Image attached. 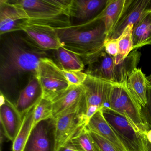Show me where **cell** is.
<instances>
[{
  "instance_id": "6da1fadb",
  "label": "cell",
  "mask_w": 151,
  "mask_h": 151,
  "mask_svg": "<svg viewBox=\"0 0 151 151\" xmlns=\"http://www.w3.org/2000/svg\"><path fill=\"white\" fill-rule=\"evenodd\" d=\"M48 57L46 51L26 36L11 35L3 42L0 59V80L7 83L26 74L37 78L41 59Z\"/></svg>"
},
{
  "instance_id": "7a4b0ae2",
  "label": "cell",
  "mask_w": 151,
  "mask_h": 151,
  "mask_svg": "<svg viewBox=\"0 0 151 151\" xmlns=\"http://www.w3.org/2000/svg\"><path fill=\"white\" fill-rule=\"evenodd\" d=\"M62 47L78 55L85 65H90L105 52L106 26L101 20L56 29Z\"/></svg>"
},
{
  "instance_id": "3957f363",
  "label": "cell",
  "mask_w": 151,
  "mask_h": 151,
  "mask_svg": "<svg viewBox=\"0 0 151 151\" xmlns=\"http://www.w3.org/2000/svg\"><path fill=\"white\" fill-rule=\"evenodd\" d=\"M27 14L28 22L54 29L71 26L70 12L72 0H17L13 1Z\"/></svg>"
},
{
  "instance_id": "277c9868",
  "label": "cell",
  "mask_w": 151,
  "mask_h": 151,
  "mask_svg": "<svg viewBox=\"0 0 151 151\" xmlns=\"http://www.w3.org/2000/svg\"><path fill=\"white\" fill-rule=\"evenodd\" d=\"M124 116L137 130L146 135L151 125L126 89L125 83L116 84L110 93L109 108Z\"/></svg>"
},
{
  "instance_id": "5b68a950",
  "label": "cell",
  "mask_w": 151,
  "mask_h": 151,
  "mask_svg": "<svg viewBox=\"0 0 151 151\" xmlns=\"http://www.w3.org/2000/svg\"><path fill=\"white\" fill-rule=\"evenodd\" d=\"M101 110L126 151H147L146 135L136 129L127 118L111 109L104 108Z\"/></svg>"
},
{
  "instance_id": "8992f818",
  "label": "cell",
  "mask_w": 151,
  "mask_h": 151,
  "mask_svg": "<svg viewBox=\"0 0 151 151\" xmlns=\"http://www.w3.org/2000/svg\"><path fill=\"white\" fill-rule=\"evenodd\" d=\"M37 78L41 87L42 98L52 101L69 86L61 69L49 57L40 60Z\"/></svg>"
},
{
  "instance_id": "52a82bcc",
  "label": "cell",
  "mask_w": 151,
  "mask_h": 151,
  "mask_svg": "<svg viewBox=\"0 0 151 151\" xmlns=\"http://www.w3.org/2000/svg\"><path fill=\"white\" fill-rule=\"evenodd\" d=\"M56 120H43L32 130L24 151H55Z\"/></svg>"
},
{
  "instance_id": "ba28073f",
  "label": "cell",
  "mask_w": 151,
  "mask_h": 151,
  "mask_svg": "<svg viewBox=\"0 0 151 151\" xmlns=\"http://www.w3.org/2000/svg\"><path fill=\"white\" fill-rule=\"evenodd\" d=\"M116 84L87 75L83 84L85 90L86 112L90 107L99 109L109 108L111 90Z\"/></svg>"
},
{
  "instance_id": "9c48e42d",
  "label": "cell",
  "mask_w": 151,
  "mask_h": 151,
  "mask_svg": "<svg viewBox=\"0 0 151 151\" xmlns=\"http://www.w3.org/2000/svg\"><path fill=\"white\" fill-rule=\"evenodd\" d=\"M19 31L24 32L32 43L45 51H55L62 47L57 30L52 27L26 21L20 26Z\"/></svg>"
},
{
  "instance_id": "30bf717a",
  "label": "cell",
  "mask_w": 151,
  "mask_h": 151,
  "mask_svg": "<svg viewBox=\"0 0 151 151\" xmlns=\"http://www.w3.org/2000/svg\"><path fill=\"white\" fill-rule=\"evenodd\" d=\"M53 117H57L78 111L85 114V90L83 85L69 86L68 88L52 101Z\"/></svg>"
},
{
  "instance_id": "8fae6325",
  "label": "cell",
  "mask_w": 151,
  "mask_h": 151,
  "mask_svg": "<svg viewBox=\"0 0 151 151\" xmlns=\"http://www.w3.org/2000/svg\"><path fill=\"white\" fill-rule=\"evenodd\" d=\"M55 120V151H58L61 147L68 142L87 124L85 114L81 110L63 115Z\"/></svg>"
},
{
  "instance_id": "7c38bea8",
  "label": "cell",
  "mask_w": 151,
  "mask_h": 151,
  "mask_svg": "<svg viewBox=\"0 0 151 151\" xmlns=\"http://www.w3.org/2000/svg\"><path fill=\"white\" fill-rule=\"evenodd\" d=\"M29 19L25 11L13 1H0V35L19 31L21 25Z\"/></svg>"
},
{
  "instance_id": "4fadbf2b",
  "label": "cell",
  "mask_w": 151,
  "mask_h": 151,
  "mask_svg": "<svg viewBox=\"0 0 151 151\" xmlns=\"http://www.w3.org/2000/svg\"><path fill=\"white\" fill-rule=\"evenodd\" d=\"M0 118L4 135L14 142L22 127L23 117L17 110L15 105L7 99L1 92Z\"/></svg>"
},
{
  "instance_id": "5bb4252c",
  "label": "cell",
  "mask_w": 151,
  "mask_h": 151,
  "mask_svg": "<svg viewBox=\"0 0 151 151\" xmlns=\"http://www.w3.org/2000/svg\"><path fill=\"white\" fill-rule=\"evenodd\" d=\"M151 9V0H132L107 38H118L127 26L134 25Z\"/></svg>"
},
{
  "instance_id": "9a60e30c",
  "label": "cell",
  "mask_w": 151,
  "mask_h": 151,
  "mask_svg": "<svg viewBox=\"0 0 151 151\" xmlns=\"http://www.w3.org/2000/svg\"><path fill=\"white\" fill-rule=\"evenodd\" d=\"M108 0H72L70 16L85 23L98 16Z\"/></svg>"
},
{
  "instance_id": "2e32d148",
  "label": "cell",
  "mask_w": 151,
  "mask_h": 151,
  "mask_svg": "<svg viewBox=\"0 0 151 151\" xmlns=\"http://www.w3.org/2000/svg\"><path fill=\"white\" fill-rule=\"evenodd\" d=\"M42 98V91L38 80L36 77L31 76L28 84L20 92L16 107L24 117Z\"/></svg>"
},
{
  "instance_id": "e0dca14e",
  "label": "cell",
  "mask_w": 151,
  "mask_h": 151,
  "mask_svg": "<svg viewBox=\"0 0 151 151\" xmlns=\"http://www.w3.org/2000/svg\"><path fill=\"white\" fill-rule=\"evenodd\" d=\"M132 0H108L102 12L93 20H101L105 23L107 38L118 22Z\"/></svg>"
},
{
  "instance_id": "ac0fdd59",
  "label": "cell",
  "mask_w": 151,
  "mask_h": 151,
  "mask_svg": "<svg viewBox=\"0 0 151 151\" xmlns=\"http://www.w3.org/2000/svg\"><path fill=\"white\" fill-rule=\"evenodd\" d=\"M147 77L141 69L136 68L128 77L125 83L127 91L141 109L147 102Z\"/></svg>"
},
{
  "instance_id": "d6986e66",
  "label": "cell",
  "mask_w": 151,
  "mask_h": 151,
  "mask_svg": "<svg viewBox=\"0 0 151 151\" xmlns=\"http://www.w3.org/2000/svg\"><path fill=\"white\" fill-rule=\"evenodd\" d=\"M86 128L87 130L94 132L106 139L121 151H126L104 118L101 109L98 110L90 118Z\"/></svg>"
},
{
  "instance_id": "ffe728a7",
  "label": "cell",
  "mask_w": 151,
  "mask_h": 151,
  "mask_svg": "<svg viewBox=\"0 0 151 151\" xmlns=\"http://www.w3.org/2000/svg\"><path fill=\"white\" fill-rule=\"evenodd\" d=\"M133 50L151 44V10L145 12L132 29Z\"/></svg>"
},
{
  "instance_id": "44dd1931",
  "label": "cell",
  "mask_w": 151,
  "mask_h": 151,
  "mask_svg": "<svg viewBox=\"0 0 151 151\" xmlns=\"http://www.w3.org/2000/svg\"><path fill=\"white\" fill-rule=\"evenodd\" d=\"M56 64L61 69L68 70L83 71L85 64L78 55L64 47H60L55 51Z\"/></svg>"
},
{
  "instance_id": "7402d4cb",
  "label": "cell",
  "mask_w": 151,
  "mask_h": 151,
  "mask_svg": "<svg viewBox=\"0 0 151 151\" xmlns=\"http://www.w3.org/2000/svg\"><path fill=\"white\" fill-rule=\"evenodd\" d=\"M34 108L24 116L22 127L13 142L12 151H24L33 127Z\"/></svg>"
},
{
  "instance_id": "603a6c76",
  "label": "cell",
  "mask_w": 151,
  "mask_h": 151,
  "mask_svg": "<svg viewBox=\"0 0 151 151\" xmlns=\"http://www.w3.org/2000/svg\"><path fill=\"white\" fill-rule=\"evenodd\" d=\"M133 26L130 24L127 26L117 38L119 49L117 55L114 58L115 63L116 65L121 63L133 50L132 38Z\"/></svg>"
},
{
  "instance_id": "cb8c5ba5",
  "label": "cell",
  "mask_w": 151,
  "mask_h": 151,
  "mask_svg": "<svg viewBox=\"0 0 151 151\" xmlns=\"http://www.w3.org/2000/svg\"><path fill=\"white\" fill-rule=\"evenodd\" d=\"M69 141L78 151H97L86 126L78 131Z\"/></svg>"
},
{
  "instance_id": "d4e9b609",
  "label": "cell",
  "mask_w": 151,
  "mask_h": 151,
  "mask_svg": "<svg viewBox=\"0 0 151 151\" xmlns=\"http://www.w3.org/2000/svg\"><path fill=\"white\" fill-rule=\"evenodd\" d=\"M53 117V102L42 98L34 108L33 127L43 120Z\"/></svg>"
},
{
  "instance_id": "484cf974",
  "label": "cell",
  "mask_w": 151,
  "mask_h": 151,
  "mask_svg": "<svg viewBox=\"0 0 151 151\" xmlns=\"http://www.w3.org/2000/svg\"><path fill=\"white\" fill-rule=\"evenodd\" d=\"M88 131L97 151H122L101 136L92 132Z\"/></svg>"
},
{
  "instance_id": "4316f807",
  "label": "cell",
  "mask_w": 151,
  "mask_h": 151,
  "mask_svg": "<svg viewBox=\"0 0 151 151\" xmlns=\"http://www.w3.org/2000/svg\"><path fill=\"white\" fill-rule=\"evenodd\" d=\"M61 70L69 86L82 85L87 78V74L83 71Z\"/></svg>"
},
{
  "instance_id": "83f0119b",
  "label": "cell",
  "mask_w": 151,
  "mask_h": 151,
  "mask_svg": "<svg viewBox=\"0 0 151 151\" xmlns=\"http://www.w3.org/2000/svg\"><path fill=\"white\" fill-rule=\"evenodd\" d=\"M104 47L107 53L115 58L119 49L118 39L107 38L104 44Z\"/></svg>"
},
{
  "instance_id": "f1b7e54d",
  "label": "cell",
  "mask_w": 151,
  "mask_h": 151,
  "mask_svg": "<svg viewBox=\"0 0 151 151\" xmlns=\"http://www.w3.org/2000/svg\"><path fill=\"white\" fill-rule=\"evenodd\" d=\"M147 102L145 107L142 109V111L146 119L151 125V83L147 80Z\"/></svg>"
},
{
  "instance_id": "f546056e",
  "label": "cell",
  "mask_w": 151,
  "mask_h": 151,
  "mask_svg": "<svg viewBox=\"0 0 151 151\" xmlns=\"http://www.w3.org/2000/svg\"><path fill=\"white\" fill-rule=\"evenodd\" d=\"M58 151H78L73 145V144L69 141L64 145L60 147Z\"/></svg>"
},
{
  "instance_id": "4dcf8cb0",
  "label": "cell",
  "mask_w": 151,
  "mask_h": 151,
  "mask_svg": "<svg viewBox=\"0 0 151 151\" xmlns=\"http://www.w3.org/2000/svg\"><path fill=\"white\" fill-rule=\"evenodd\" d=\"M146 137L147 141L149 143H151V129L147 132L146 134Z\"/></svg>"
},
{
  "instance_id": "1f68e13d",
  "label": "cell",
  "mask_w": 151,
  "mask_h": 151,
  "mask_svg": "<svg viewBox=\"0 0 151 151\" xmlns=\"http://www.w3.org/2000/svg\"><path fill=\"white\" fill-rule=\"evenodd\" d=\"M147 151H151V143H149L148 141L147 143Z\"/></svg>"
},
{
  "instance_id": "d6a6232c",
  "label": "cell",
  "mask_w": 151,
  "mask_h": 151,
  "mask_svg": "<svg viewBox=\"0 0 151 151\" xmlns=\"http://www.w3.org/2000/svg\"><path fill=\"white\" fill-rule=\"evenodd\" d=\"M147 80L148 82L151 83V74L147 77Z\"/></svg>"
},
{
  "instance_id": "836d02e7",
  "label": "cell",
  "mask_w": 151,
  "mask_h": 151,
  "mask_svg": "<svg viewBox=\"0 0 151 151\" xmlns=\"http://www.w3.org/2000/svg\"></svg>"
}]
</instances>
